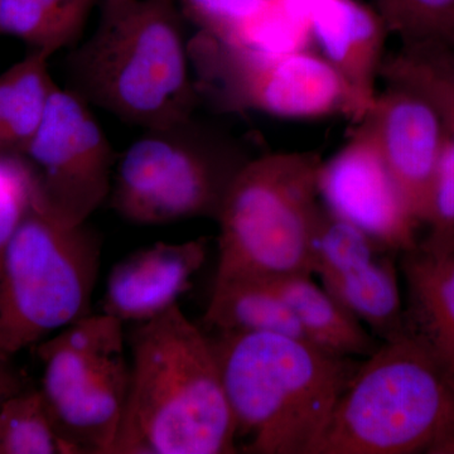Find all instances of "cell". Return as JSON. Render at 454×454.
Returning <instances> with one entry per match:
<instances>
[{"mask_svg": "<svg viewBox=\"0 0 454 454\" xmlns=\"http://www.w3.org/2000/svg\"><path fill=\"white\" fill-rule=\"evenodd\" d=\"M129 387L112 454L240 452L211 337L179 304L131 333Z\"/></svg>", "mask_w": 454, "mask_h": 454, "instance_id": "6da1fadb", "label": "cell"}, {"mask_svg": "<svg viewBox=\"0 0 454 454\" xmlns=\"http://www.w3.org/2000/svg\"><path fill=\"white\" fill-rule=\"evenodd\" d=\"M177 0L103 3L89 40L66 57V89L129 125L162 129L200 100Z\"/></svg>", "mask_w": 454, "mask_h": 454, "instance_id": "7a4b0ae2", "label": "cell"}, {"mask_svg": "<svg viewBox=\"0 0 454 454\" xmlns=\"http://www.w3.org/2000/svg\"><path fill=\"white\" fill-rule=\"evenodd\" d=\"M211 342L239 450L316 454L360 361L284 334L225 331Z\"/></svg>", "mask_w": 454, "mask_h": 454, "instance_id": "3957f363", "label": "cell"}, {"mask_svg": "<svg viewBox=\"0 0 454 454\" xmlns=\"http://www.w3.org/2000/svg\"><path fill=\"white\" fill-rule=\"evenodd\" d=\"M454 454V389L411 336L361 363L316 454Z\"/></svg>", "mask_w": 454, "mask_h": 454, "instance_id": "277c9868", "label": "cell"}, {"mask_svg": "<svg viewBox=\"0 0 454 454\" xmlns=\"http://www.w3.org/2000/svg\"><path fill=\"white\" fill-rule=\"evenodd\" d=\"M322 158L313 152L253 157L236 176L216 223L215 279L312 273L310 232Z\"/></svg>", "mask_w": 454, "mask_h": 454, "instance_id": "5b68a950", "label": "cell"}, {"mask_svg": "<svg viewBox=\"0 0 454 454\" xmlns=\"http://www.w3.org/2000/svg\"><path fill=\"white\" fill-rule=\"evenodd\" d=\"M254 155L195 116L145 130L118 155L109 201L128 223L166 225L219 217L236 176Z\"/></svg>", "mask_w": 454, "mask_h": 454, "instance_id": "8992f818", "label": "cell"}, {"mask_svg": "<svg viewBox=\"0 0 454 454\" xmlns=\"http://www.w3.org/2000/svg\"><path fill=\"white\" fill-rule=\"evenodd\" d=\"M100 260L88 223L64 225L33 201L0 255V355L14 357L90 315Z\"/></svg>", "mask_w": 454, "mask_h": 454, "instance_id": "52a82bcc", "label": "cell"}, {"mask_svg": "<svg viewBox=\"0 0 454 454\" xmlns=\"http://www.w3.org/2000/svg\"><path fill=\"white\" fill-rule=\"evenodd\" d=\"M122 325L88 315L35 345L42 395L73 454H112L130 376Z\"/></svg>", "mask_w": 454, "mask_h": 454, "instance_id": "ba28073f", "label": "cell"}, {"mask_svg": "<svg viewBox=\"0 0 454 454\" xmlns=\"http://www.w3.org/2000/svg\"><path fill=\"white\" fill-rule=\"evenodd\" d=\"M197 91H208L232 112L289 121L343 116L355 122L370 106L315 49L259 56L230 49L199 32L190 40Z\"/></svg>", "mask_w": 454, "mask_h": 454, "instance_id": "9c48e42d", "label": "cell"}, {"mask_svg": "<svg viewBox=\"0 0 454 454\" xmlns=\"http://www.w3.org/2000/svg\"><path fill=\"white\" fill-rule=\"evenodd\" d=\"M118 155L89 104L57 85L20 157L35 175V205L59 223L77 226L109 199Z\"/></svg>", "mask_w": 454, "mask_h": 454, "instance_id": "30bf717a", "label": "cell"}, {"mask_svg": "<svg viewBox=\"0 0 454 454\" xmlns=\"http://www.w3.org/2000/svg\"><path fill=\"white\" fill-rule=\"evenodd\" d=\"M319 202L394 253L418 247L419 221L363 121L317 175Z\"/></svg>", "mask_w": 454, "mask_h": 454, "instance_id": "8fae6325", "label": "cell"}, {"mask_svg": "<svg viewBox=\"0 0 454 454\" xmlns=\"http://www.w3.org/2000/svg\"><path fill=\"white\" fill-rule=\"evenodd\" d=\"M389 164L420 226L448 131L435 107L419 92L387 83L361 119Z\"/></svg>", "mask_w": 454, "mask_h": 454, "instance_id": "7c38bea8", "label": "cell"}, {"mask_svg": "<svg viewBox=\"0 0 454 454\" xmlns=\"http://www.w3.org/2000/svg\"><path fill=\"white\" fill-rule=\"evenodd\" d=\"M208 239L155 243L119 260L107 276L101 313L122 324H145L190 291L207 258Z\"/></svg>", "mask_w": 454, "mask_h": 454, "instance_id": "4fadbf2b", "label": "cell"}, {"mask_svg": "<svg viewBox=\"0 0 454 454\" xmlns=\"http://www.w3.org/2000/svg\"><path fill=\"white\" fill-rule=\"evenodd\" d=\"M309 32L313 49L372 106L389 32L376 9L358 0H278Z\"/></svg>", "mask_w": 454, "mask_h": 454, "instance_id": "5bb4252c", "label": "cell"}, {"mask_svg": "<svg viewBox=\"0 0 454 454\" xmlns=\"http://www.w3.org/2000/svg\"><path fill=\"white\" fill-rule=\"evenodd\" d=\"M402 271L405 334L427 349L454 389V253L434 259L415 247L403 253Z\"/></svg>", "mask_w": 454, "mask_h": 454, "instance_id": "9a60e30c", "label": "cell"}, {"mask_svg": "<svg viewBox=\"0 0 454 454\" xmlns=\"http://www.w3.org/2000/svg\"><path fill=\"white\" fill-rule=\"evenodd\" d=\"M312 277L292 274L268 280L310 342L343 356H372L379 348L376 337Z\"/></svg>", "mask_w": 454, "mask_h": 454, "instance_id": "2e32d148", "label": "cell"}, {"mask_svg": "<svg viewBox=\"0 0 454 454\" xmlns=\"http://www.w3.org/2000/svg\"><path fill=\"white\" fill-rule=\"evenodd\" d=\"M393 254L319 277L325 291L384 342L405 336V309Z\"/></svg>", "mask_w": 454, "mask_h": 454, "instance_id": "e0dca14e", "label": "cell"}, {"mask_svg": "<svg viewBox=\"0 0 454 454\" xmlns=\"http://www.w3.org/2000/svg\"><path fill=\"white\" fill-rule=\"evenodd\" d=\"M203 322L216 333H277L309 340L286 301L265 278L215 279Z\"/></svg>", "mask_w": 454, "mask_h": 454, "instance_id": "ac0fdd59", "label": "cell"}, {"mask_svg": "<svg viewBox=\"0 0 454 454\" xmlns=\"http://www.w3.org/2000/svg\"><path fill=\"white\" fill-rule=\"evenodd\" d=\"M51 57L32 50L0 76V154L22 155L37 133L57 88Z\"/></svg>", "mask_w": 454, "mask_h": 454, "instance_id": "d6986e66", "label": "cell"}, {"mask_svg": "<svg viewBox=\"0 0 454 454\" xmlns=\"http://www.w3.org/2000/svg\"><path fill=\"white\" fill-rule=\"evenodd\" d=\"M97 0H2L0 33L50 55L80 42Z\"/></svg>", "mask_w": 454, "mask_h": 454, "instance_id": "ffe728a7", "label": "cell"}, {"mask_svg": "<svg viewBox=\"0 0 454 454\" xmlns=\"http://www.w3.org/2000/svg\"><path fill=\"white\" fill-rule=\"evenodd\" d=\"M380 77L423 95L454 139V51L427 44L402 46L385 57Z\"/></svg>", "mask_w": 454, "mask_h": 454, "instance_id": "44dd1931", "label": "cell"}, {"mask_svg": "<svg viewBox=\"0 0 454 454\" xmlns=\"http://www.w3.org/2000/svg\"><path fill=\"white\" fill-rule=\"evenodd\" d=\"M0 454H73L41 389L27 387L0 406Z\"/></svg>", "mask_w": 454, "mask_h": 454, "instance_id": "7402d4cb", "label": "cell"}, {"mask_svg": "<svg viewBox=\"0 0 454 454\" xmlns=\"http://www.w3.org/2000/svg\"><path fill=\"white\" fill-rule=\"evenodd\" d=\"M387 252L391 250L319 202L310 232L313 274L322 277L340 273Z\"/></svg>", "mask_w": 454, "mask_h": 454, "instance_id": "603a6c76", "label": "cell"}, {"mask_svg": "<svg viewBox=\"0 0 454 454\" xmlns=\"http://www.w3.org/2000/svg\"><path fill=\"white\" fill-rule=\"evenodd\" d=\"M376 11L402 46L454 51V0H376Z\"/></svg>", "mask_w": 454, "mask_h": 454, "instance_id": "cb8c5ba5", "label": "cell"}, {"mask_svg": "<svg viewBox=\"0 0 454 454\" xmlns=\"http://www.w3.org/2000/svg\"><path fill=\"white\" fill-rule=\"evenodd\" d=\"M423 225L428 232L423 243L418 245L420 252L434 259L454 253V139L450 137L433 179Z\"/></svg>", "mask_w": 454, "mask_h": 454, "instance_id": "d4e9b609", "label": "cell"}, {"mask_svg": "<svg viewBox=\"0 0 454 454\" xmlns=\"http://www.w3.org/2000/svg\"><path fill=\"white\" fill-rule=\"evenodd\" d=\"M35 178L25 158L0 154V255L31 210Z\"/></svg>", "mask_w": 454, "mask_h": 454, "instance_id": "484cf974", "label": "cell"}, {"mask_svg": "<svg viewBox=\"0 0 454 454\" xmlns=\"http://www.w3.org/2000/svg\"><path fill=\"white\" fill-rule=\"evenodd\" d=\"M269 0H177L187 20L214 40L229 42L267 5Z\"/></svg>", "mask_w": 454, "mask_h": 454, "instance_id": "4316f807", "label": "cell"}, {"mask_svg": "<svg viewBox=\"0 0 454 454\" xmlns=\"http://www.w3.org/2000/svg\"><path fill=\"white\" fill-rule=\"evenodd\" d=\"M27 387H29L28 382L14 364L13 357L0 355V406Z\"/></svg>", "mask_w": 454, "mask_h": 454, "instance_id": "83f0119b", "label": "cell"}, {"mask_svg": "<svg viewBox=\"0 0 454 454\" xmlns=\"http://www.w3.org/2000/svg\"><path fill=\"white\" fill-rule=\"evenodd\" d=\"M106 2H119V0H103V3Z\"/></svg>", "mask_w": 454, "mask_h": 454, "instance_id": "f1b7e54d", "label": "cell"}, {"mask_svg": "<svg viewBox=\"0 0 454 454\" xmlns=\"http://www.w3.org/2000/svg\"><path fill=\"white\" fill-rule=\"evenodd\" d=\"M0 7H2V0H0Z\"/></svg>", "mask_w": 454, "mask_h": 454, "instance_id": "f546056e", "label": "cell"}]
</instances>
